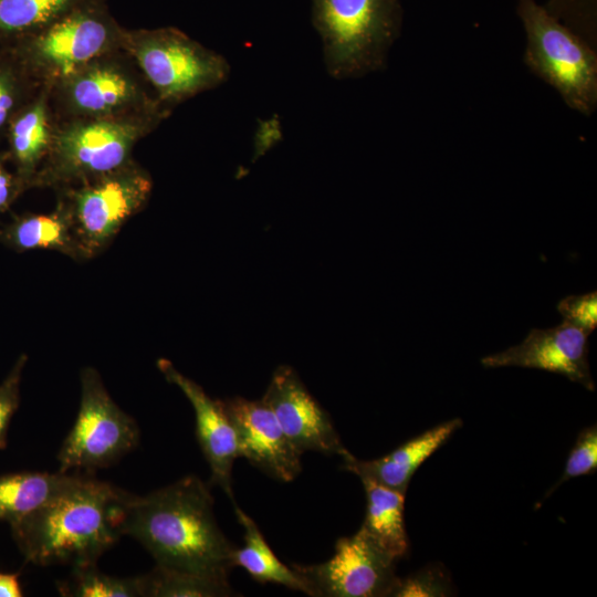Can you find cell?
Masks as SVG:
<instances>
[{
	"instance_id": "cell-25",
	"label": "cell",
	"mask_w": 597,
	"mask_h": 597,
	"mask_svg": "<svg viewBox=\"0 0 597 597\" xmlns=\"http://www.w3.org/2000/svg\"><path fill=\"white\" fill-rule=\"evenodd\" d=\"M59 590L67 597H144L142 576L119 578L101 573L96 565L73 567Z\"/></svg>"
},
{
	"instance_id": "cell-21",
	"label": "cell",
	"mask_w": 597,
	"mask_h": 597,
	"mask_svg": "<svg viewBox=\"0 0 597 597\" xmlns=\"http://www.w3.org/2000/svg\"><path fill=\"white\" fill-rule=\"evenodd\" d=\"M238 522L244 531V545L234 548L233 566L242 567L258 583H272L303 591L307 587L301 576L291 567L283 564L266 543L256 523L234 504Z\"/></svg>"
},
{
	"instance_id": "cell-1",
	"label": "cell",
	"mask_w": 597,
	"mask_h": 597,
	"mask_svg": "<svg viewBox=\"0 0 597 597\" xmlns=\"http://www.w3.org/2000/svg\"><path fill=\"white\" fill-rule=\"evenodd\" d=\"M119 530L164 567L221 578L234 567L235 547L216 521L209 485L193 474L146 495L125 492Z\"/></svg>"
},
{
	"instance_id": "cell-13",
	"label": "cell",
	"mask_w": 597,
	"mask_h": 597,
	"mask_svg": "<svg viewBox=\"0 0 597 597\" xmlns=\"http://www.w3.org/2000/svg\"><path fill=\"white\" fill-rule=\"evenodd\" d=\"M222 402L234 428L239 457L282 482H290L301 473L302 453L262 399L233 397Z\"/></svg>"
},
{
	"instance_id": "cell-15",
	"label": "cell",
	"mask_w": 597,
	"mask_h": 597,
	"mask_svg": "<svg viewBox=\"0 0 597 597\" xmlns=\"http://www.w3.org/2000/svg\"><path fill=\"white\" fill-rule=\"evenodd\" d=\"M157 367L190 401L197 439L211 472L209 483L220 486L234 504L231 473L239 453L234 428L222 400L210 398L201 386L179 373L168 359H158Z\"/></svg>"
},
{
	"instance_id": "cell-31",
	"label": "cell",
	"mask_w": 597,
	"mask_h": 597,
	"mask_svg": "<svg viewBox=\"0 0 597 597\" xmlns=\"http://www.w3.org/2000/svg\"><path fill=\"white\" fill-rule=\"evenodd\" d=\"M8 151L0 153V213L6 212L14 200L25 191V187L18 176Z\"/></svg>"
},
{
	"instance_id": "cell-18",
	"label": "cell",
	"mask_w": 597,
	"mask_h": 597,
	"mask_svg": "<svg viewBox=\"0 0 597 597\" xmlns=\"http://www.w3.org/2000/svg\"><path fill=\"white\" fill-rule=\"evenodd\" d=\"M366 493V515L362 528L396 561L408 552L404 521L406 493L384 486L370 479H360Z\"/></svg>"
},
{
	"instance_id": "cell-14",
	"label": "cell",
	"mask_w": 597,
	"mask_h": 597,
	"mask_svg": "<svg viewBox=\"0 0 597 597\" xmlns=\"http://www.w3.org/2000/svg\"><path fill=\"white\" fill-rule=\"evenodd\" d=\"M588 334L563 322L551 328H533L519 345L481 359L484 367L517 366L561 374L595 389L588 363Z\"/></svg>"
},
{
	"instance_id": "cell-7",
	"label": "cell",
	"mask_w": 597,
	"mask_h": 597,
	"mask_svg": "<svg viewBox=\"0 0 597 597\" xmlns=\"http://www.w3.org/2000/svg\"><path fill=\"white\" fill-rule=\"evenodd\" d=\"M122 49L136 62L159 102L178 104L222 84L226 59L174 27L123 30Z\"/></svg>"
},
{
	"instance_id": "cell-2",
	"label": "cell",
	"mask_w": 597,
	"mask_h": 597,
	"mask_svg": "<svg viewBox=\"0 0 597 597\" xmlns=\"http://www.w3.org/2000/svg\"><path fill=\"white\" fill-rule=\"evenodd\" d=\"M125 491L92 475L78 478L56 496L10 523L24 558L35 565H96L122 535Z\"/></svg>"
},
{
	"instance_id": "cell-3",
	"label": "cell",
	"mask_w": 597,
	"mask_h": 597,
	"mask_svg": "<svg viewBox=\"0 0 597 597\" xmlns=\"http://www.w3.org/2000/svg\"><path fill=\"white\" fill-rule=\"evenodd\" d=\"M168 116L139 114L56 122L50 151L32 188H61L117 169L129 163L136 145Z\"/></svg>"
},
{
	"instance_id": "cell-32",
	"label": "cell",
	"mask_w": 597,
	"mask_h": 597,
	"mask_svg": "<svg viewBox=\"0 0 597 597\" xmlns=\"http://www.w3.org/2000/svg\"><path fill=\"white\" fill-rule=\"evenodd\" d=\"M23 596L17 574L0 573V597Z\"/></svg>"
},
{
	"instance_id": "cell-22",
	"label": "cell",
	"mask_w": 597,
	"mask_h": 597,
	"mask_svg": "<svg viewBox=\"0 0 597 597\" xmlns=\"http://www.w3.org/2000/svg\"><path fill=\"white\" fill-rule=\"evenodd\" d=\"M104 0H0V40L33 33L71 10Z\"/></svg>"
},
{
	"instance_id": "cell-10",
	"label": "cell",
	"mask_w": 597,
	"mask_h": 597,
	"mask_svg": "<svg viewBox=\"0 0 597 597\" xmlns=\"http://www.w3.org/2000/svg\"><path fill=\"white\" fill-rule=\"evenodd\" d=\"M138 442L136 421L116 405L97 370L83 368L80 408L57 453L59 471L107 468Z\"/></svg>"
},
{
	"instance_id": "cell-28",
	"label": "cell",
	"mask_w": 597,
	"mask_h": 597,
	"mask_svg": "<svg viewBox=\"0 0 597 597\" xmlns=\"http://www.w3.org/2000/svg\"><path fill=\"white\" fill-rule=\"evenodd\" d=\"M450 591L449 580L437 567L423 568L406 578L397 579L389 596L422 597L446 596Z\"/></svg>"
},
{
	"instance_id": "cell-11",
	"label": "cell",
	"mask_w": 597,
	"mask_h": 597,
	"mask_svg": "<svg viewBox=\"0 0 597 597\" xmlns=\"http://www.w3.org/2000/svg\"><path fill=\"white\" fill-rule=\"evenodd\" d=\"M397 561L384 551L362 527L341 537L334 555L315 565L293 564L292 568L314 597L389 596L396 584Z\"/></svg>"
},
{
	"instance_id": "cell-5",
	"label": "cell",
	"mask_w": 597,
	"mask_h": 597,
	"mask_svg": "<svg viewBox=\"0 0 597 597\" xmlns=\"http://www.w3.org/2000/svg\"><path fill=\"white\" fill-rule=\"evenodd\" d=\"M50 105L56 122L172 112L124 49L102 54L52 84Z\"/></svg>"
},
{
	"instance_id": "cell-4",
	"label": "cell",
	"mask_w": 597,
	"mask_h": 597,
	"mask_svg": "<svg viewBox=\"0 0 597 597\" xmlns=\"http://www.w3.org/2000/svg\"><path fill=\"white\" fill-rule=\"evenodd\" d=\"M325 65L336 78L379 71L402 24L400 0H312Z\"/></svg>"
},
{
	"instance_id": "cell-26",
	"label": "cell",
	"mask_w": 597,
	"mask_h": 597,
	"mask_svg": "<svg viewBox=\"0 0 597 597\" xmlns=\"http://www.w3.org/2000/svg\"><path fill=\"white\" fill-rule=\"evenodd\" d=\"M596 0H548L543 7L554 18L596 49Z\"/></svg>"
},
{
	"instance_id": "cell-16",
	"label": "cell",
	"mask_w": 597,
	"mask_h": 597,
	"mask_svg": "<svg viewBox=\"0 0 597 597\" xmlns=\"http://www.w3.org/2000/svg\"><path fill=\"white\" fill-rule=\"evenodd\" d=\"M56 121L50 105V86L36 95L10 121L6 137L9 158L25 189L33 180L52 146Z\"/></svg>"
},
{
	"instance_id": "cell-12",
	"label": "cell",
	"mask_w": 597,
	"mask_h": 597,
	"mask_svg": "<svg viewBox=\"0 0 597 597\" xmlns=\"http://www.w3.org/2000/svg\"><path fill=\"white\" fill-rule=\"evenodd\" d=\"M261 399L300 453L315 451L343 457L348 452L329 415L291 366L282 365L275 369Z\"/></svg>"
},
{
	"instance_id": "cell-8",
	"label": "cell",
	"mask_w": 597,
	"mask_h": 597,
	"mask_svg": "<svg viewBox=\"0 0 597 597\" xmlns=\"http://www.w3.org/2000/svg\"><path fill=\"white\" fill-rule=\"evenodd\" d=\"M526 33L523 61L553 86L574 111L591 115L597 106L596 50L535 0H517Z\"/></svg>"
},
{
	"instance_id": "cell-27",
	"label": "cell",
	"mask_w": 597,
	"mask_h": 597,
	"mask_svg": "<svg viewBox=\"0 0 597 597\" xmlns=\"http://www.w3.org/2000/svg\"><path fill=\"white\" fill-rule=\"evenodd\" d=\"M597 469V426L593 425L584 430L577 437L574 447L568 455L565 469L559 480L546 493L552 494L559 485L569 479L586 475L595 472Z\"/></svg>"
},
{
	"instance_id": "cell-6",
	"label": "cell",
	"mask_w": 597,
	"mask_h": 597,
	"mask_svg": "<svg viewBox=\"0 0 597 597\" xmlns=\"http://www.w3.org/2000/svg\"><path fill=\"white\" fill-rule=\"evenodd\" d=\"M123 30L104 0L77 7L33 33L1 41L40 85L51 86L97 56L122 49Z\"/></svg>"
},
{
	"instance_id": "cell-17",
	"label": "cell",
	"mask_w": 597,
	"mask_h": 597,
	"mask_svg": "<svg viewBox=\"0 0 597 597\" xmlns=\"http://www.w3.org/2000/svg\"><path fill=\"white\" fill-rule=\"evenodd\" d=\"M462 425L458 418L440 423L406 441L390 453L375 460H359L345 453L343 468L359 479H370L384 486L406 493L417 469Z\"/></svg>"
},
{
	"instance_id": "cell-23",
	"label": "cell",
	"mask_w": 597,
	"mask_h": 597,
	"mask_svg": "<svg viewBox=\"0 0 597 597\" xmlns=\"http://www.w3.org/2000/svg\"><path fill=\"white\" fill-rule=\"evenodd\" d=\"M143 578L144 597L234 596L228 578L205 576L157 565Z\"/></svg>"
},
{
	"instance_id": "cell-19",
	"label": "cell",
	"mask_w": 597,
	"mask_h": 597,
	"mask_svg": "<svg viewBox=\"0 0 597 597\" xmlns=\"http://www.w3.org/2000/svg\"><path fill=\"white\" fill-rule=\"evenodd\" d=\"M4 237L19 250H54L77 261L85 260L69 214L57 201L53 211L49 213L19 218L7 228Z\"/></svg>"
},
{
	"instance_id": "cell-9",
	"label": "cell",
	"mask_w": 597,
	"mask_h": 597,
	"mask_svg": "<svg viewBox=\"0 0 597 597\" xmlns=\"http://www.w3.org/2000/svg\"><path fill=\"white\" fill-rule=\"evenodd\" d=\"M153 179L135 159L95 178L56 190L85 260L106 249L122 227L143 210Z\"/></svg>"
},
{
	"instance_id": "cell-24",
	"label": "cell",
	"mask_w": 597,
	"mask_h": 597,
	"mask_svg": "<svg viewBox=\"0 0 597 597\" xmlns=\"http://www.w3.org/2000/svg\"><path fill=\"white\" fill-rule=\"evenodd\" d=\"M6 41L0 40V137L6 136L12 117L40 91Z\"/></svg>"
},
{
	"instance_id": "cell-20",
	"label": "cell",
	"mask_w": 597,
	"mask_h": 597,
	"mask_svg": "<svg viewBox=\"0 0 597 597\" xmlns=\"http://www.w3.org/2000/svg\"><path fill=\"white\" fill-rule=\"evenodd\" d=\"M80 474L19 472L0 475V520L9 524L70 486Z\"/></svg>"
},
{
	"instance_id": "cell-30",
	"label": "cell",
	"mask_w": 597,
	"mask_h": 597,
	"mask_svg": "<svg viewBox=\"0 0 597 597\" xmlns=\"http://www.w3.org/2000/svg\"><path fill=\"white\" fill-rule=\"evenodd\" d=\"M25 360L27 357L21 356L0 385V450L7 447L8 428L19 406V385Z\"/></svg>"
},
{
	"instance_id": "cell-29",
	"label": "cell",
	"mask_w": 597,
	"mask_h": 597,
	"mask_svg": "<svg viewBox=\"0 0 597 597\" xmlns=\"http://www.w3.org/2000/svg\"><path fill=\"white\" fill-rule=\"evenodd\" d=\"M557 310L563 322L579 327L589 335L597 325V292L567 296L558 303Z\"/></svg>"
}]
</instances>
